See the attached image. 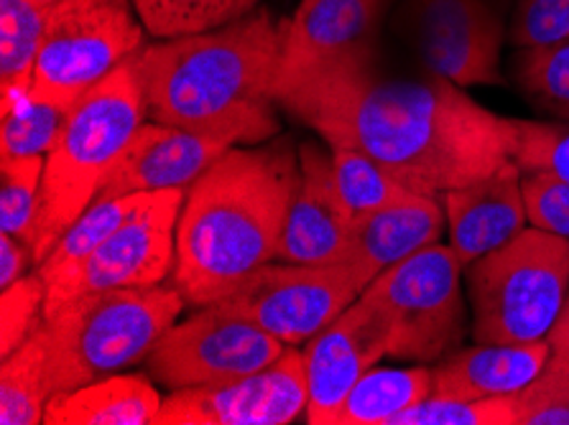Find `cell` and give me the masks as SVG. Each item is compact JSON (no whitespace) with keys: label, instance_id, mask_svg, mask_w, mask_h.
I'll return each mask as SVG.
<instances>
[{"label":"cell","instance_id":"1","mask_svg":"<svg viewBox=\"0 0 569 425\" xmlns=\"http://www.w3.org/2000/svg\"><path fill=\"white\" fill-rule=\"evenodd\" d=\"M325 143L368 153L417 194L439 196L513 161V118L445 77H388L373 54L340 59L279 92Z\"/></svg>","mask_w":569,"mask_h":425},{"label":"cell","instance_id":"2","mask_svg":"<svg viewBox=\"0 0 569 425\" xmlns=\"http://www.w3.org/2000/svg\"><path fill=\"white\" fill-rule=\"evenodd\" d=\"M283 23L253 11L222 29L146 43L133 57L149 120L226 145H261L281 133Z\"/></svg>","mask_w":569,"mask_h":425},{"label":"cell","instance_id":"3","mask_svg":"<svg viewBox=\"0 0 569 425\" xmlns=\"http://www.w3.org/2000/svg\"><path fill=\"white\" fill-rule=\"evenodd\" d=\"M299 184V143L232 145L187 189L171 283L189 306L226 301L276 263Z\"/></svg>","mask_w":569,"mask_h":425},{"label":"cell","instance_id":"4","mask_svg":"<svg viewBox=\"0 0 569 425\" xmlns=\"http://www.w3.org/2000/svg\"><path fill=\"white\" fill-rule=\"evenodd\" d=\"M149 110L133 59L118 67L69 110L67 123L44 163L41 214L31 253L33 265L44 260L69 224L98 199L120 155L138 133Z\"/></svg>","mask_w":569,"mask_h":425},{"label":"cell","instance_id":"5","mask_svg":"<svg viewBox=\"0 0 569 425\" xmlns=\"http://www.w3.org/2000/svg\"><path fill=\"white\" fill-rule=\"evenodd\" d=\"M187 301L174 283L84 293L44 316L51 397L149 360Z\"/></svg>","mask_w":569,"mask_h":425},{"label":"cell","instance_id":"6","mask_svg":"<svg viewBox=\"0 0 569 425\" xmlns=\"http://www.w3.org/2000/svg\"><path fill=\"white\" fill-rule=\"evenodd\" d=\"M465 285L472 340L545 342L569 298V240L529 224L503 247L465 267Z\"/></svg>","mask_w":569,"mask_h":425},{"label":"cell","instance_id":"7","mask_svg":"<svg viewBox=\"0 0 569 425\" xmlns=\"http://www.w3.org/2000/svg\"><path fill=\"white\" fill-rule=\"evenodd\" d=\"M146 37L133 0H59L47 8L31 98L72 110L143 51Z\"/></svg>","mask_w":569,"mask_h":425},{"label":"cell","instance_id":"8","mask_svg":"<svg viewBox=\"0 0 569 425\" xmlns=\"http://www.w3.org/2000/svg\"><path fill=\"white\" fill-rule=\"evenodd\" d=\"M462 273L452 247L435 242L368 285L363 293L391 326L388 360L437 364L460 350L468 332Z\"/></svg>","mask_w":569,"mask_h":425},{"label":"cell","instance_id":"9","mask_svg":"<svg viewBox=\"0 0 569 425\" xmlns=\"http://www.w3.org/2000/svg\"><path fill=\"white\" fill-rule=\"evenodd\" d=\"M184 196L187 189L151 194L88 257L49 277L44 316L84 293L151 289L171 277Z\"/></svg>","mask_w":569,"mask_h":425},{"label":"cell","instance_id":"10","mask_svg":"<svg viewBox=\"0 0 569 425\" xmlns=\"http://www.w3.org/2000/svg\"><path fill=\"white\" fill-rule=\"evenodd\" d=\"M287 350V344L220 301L177 321L153 346L146 367L161 387L174 393L253 375Z\"/></svg>","mask_w":569,"mask_h":425},{"label":"cell","instance_id":"11","mask_svg":"<svg viewBox=\"0 0 569 425\" xmlns=\"http://www.w3.org/2000/svg\"><path fill=\"white\" fill-rule=\"evenodd\" d=\"M363 291L350 263L297 265L276 260L256 271L222 303L287 346H305Z\"/></svg>","mask_w":569,"mask_h":425},{"label":"cell","instance_id":"12","mask_svg":"<svg viewBox=\"0 0 569 425\" xmlns=\"http://www.w3.org/2000/svg\"><path fill=\"white\" fill-rule=\"evenodd\" d=\"M403 33L429 74L462 90L503 84L506 26L486 0H407Z\"/></svg>","mask_w":569,"mask_h":425},{"label":"cell","instance_id":"13","mask_svg":"<svg viewBox=\"0 0 569 425\" xmlns=\"http://www.w3.org/2000/svg\"><path fill=\"white\" fill-rule=\"evenodd\" d=\"M305 352L289 346L279 360L230 383L174 389L157 425H289L307 413Z\"/></svg>","mask_w":569,"mask_h":425},{"label":"cell","instance_id":"14","mask_svg":"<svg viewBox=\"0 0 569 425\" xmlns=\"http://www.w3.org/2000/svg\"><path fill=\"white\" fill-rule=\"evenodd\" d=\"M391 326L366 293L342 311L325 332L305 344L309 425H332L345 397L370 367L388 357Z\"/></svg>","mask_w":569,"mask_h":425},{"label":"cell","instance_id":"15","mask_svg":"<svg viewBox=\"0 0 569 425\" xmlns=\"http://www.w3.org/2000/svg\"><path fill=\"white\" fill-rule=\"evenodd\" d=\"M356 214L348 210L332 173L330 149L317 141L299 143V184L283 227L279 260L297 265L350 263Z\"/></svg>","mask_w":569,"mask_h":425},{"label":"cell","instance_id":"16","mask_svg":"<svg viewBox=\"0 0 569 425\" xmlns=\"http://www.w3.org/2000/svg\"><path fill=\"white\" fill-rule=\"evenodd\" d=\"M383 0H301L283 23L276 100L289 84L340 59L373 54Z\"/></svg>","mask_w":569,"mask_h":425},{"label":"cell","instance_id":"17","mask_svg":"<svg viewBox=\"0 0 569 425\" xmlns=\"http://www.w3.org/2000/svg\"><path fill=\"white\" fill-rule=\"evenodd\" d=\"M521 176L519 163L508 161L472 184L439 194L447 245L465 267L529 227Z\"/></svg>","mask_w":569,"mask_h":425},{"label":"cell","instance_id":"18","mask_svg":"<svg viewBox=\"0 0 569 425\" xmlns=\"http://www.w3.org/2000/svg\"><path fill=\"white\" fill-rule=\"evenodd\" d=\"M230 145L184 128L146 123L138 128L98 199L189 189Z\"/></svg>","mask_w":569,"mask_h":425},{"label":"cell","instance_id":"19","mask_svg":"<svg viewBox=\"0 0 569 425\" xmlns=\"http://www.w3.org/2000/svg\"><path fill=\"white\" fill-rule=\"evenodd\" d=\"M551 357V344H480L460 346L435 364L432 395L486 401V397H511L529 387Z\"/></svg>","mask_w":569,"mask_h":425},{"label":"cell","instance_id":"20","mask_svg":"<svg viewBox=\"0 0 569 425\" xmlns=\"http://www.w3.org/2000/svg\"><path fill=\"white\" fill-rule=\"evenodd\" d=\"M442 232L445 212L439 196H417L386 206L358 220L350 265L368 289L388 267L442 240Z\"/></svg>","mask_w":569,"mask_h":425},{"label":"cell","instance_id":"21","mask_svg":"<svg viewBox=\"0 0 569 425\" xmlns=\"http://www.w3.org/2000/svg\"><path fill=\"white\" fill-rule=\"evenodd\" d=\"M163 397L143 375L94 380L49 401L47 425H157Z\"/></svg>","mask_w":569,"mask_h":425},{"label":"cell","instance_id":"22","mask_svg":"<svg viewBox=\"0 0 569 425\" xmlns=\"http://www.w3.org/2000/svg\"><path fill=\"white\" fill-rule=\"evenodd\" d=\"M435 389L432 364L370 367L335 415L332 425H391L396 415L427 401Z\"/></svg>","mask_w":569,"mask_h":425},{"label":"cell","instance_id":"23","mask_svg":"<svg viewBox=\"0 0 569 425\" xmlns=\"http://www.w3.org/2000/svg\"><path fill=\"white\" fill-rule=\"evenodd\" d=\"M47 8L31 0H0V102L3 112L31 98L33 72L44 41Z\"/></svg>","mask_w":569,"mask_h":425},{"label":"cell","instance_id":"24","mask_svg":"<svg viewBox=\"0 0 569 425\" xmlns=\"http://www.w3.org/2000/svg\"><path fill=\"white\" fill-rule=\"evenodd\" d=\"M47 340L41 326L0 364V423L41 425L51 401Z\"/></svg>","mask_w":569,"mask_h":425},{"label":"cell","instance_id":"25","mask_svg":"<svg viewBox=\"0 0 569 425\" xmlns=\"http://www.w3.org/2000/svg\"><path fill=\"white\" fill-rule=\"evenodd\" d=\"M327 149L332 155L335 181H338L345 204L356 214V220H363V216L386 210V206L425 196L401 184L391 171L383 169L381 163L363 151L340 143H327Z\"/></svg>","mask_w":569,"mask_h":425},{"label":"cell","instance_id":"26","mask_svg":"<svg viewBox=\"0 0 569 425\" xmlns=\"http://www.w3.org/2000/svg\"><path fill=\"white\" fill-rule=\"evenodd\" d=\"M258 3L261 0H133L138 19L157 41L222 29L253 13Z\"/></svg>","mask_w":569,"mask_h":425},{"label":"cell","instance_id":"27","mask_svg":"<svg viewBox=\"0 0 569 425\" xmlns=\"http://www.w3.org/2000/svg\"><path fill=\"white\" fill-rule=\"evenodd\" d=\"M151 194H128L113 199H94V202L80 214V220L69 224V230L59 237L51 247V253L37 265V273L44 277H54L57 273L67 271L82 257H88L94 247L102 245L138 206H141Z\"/></svg>","mask_w":569,"mask_h":425},{"label":"cell","instance_id":"28","mask_svg":"<svg viewBox=\"0 0 569 425\" xmlns=\"http://www.w3.org/2000/svg\"><path fill=\"white\" fill-rule=\"evenodd\" d=\"M44 155L0 159V232L33 245L41 214Z\"/></svg>","mask_w":569,"mask_h":425},{"label":"cell","instance_id":"29","mask_svg":"<svg viewBox=\"0 0 569 425\" xmlns=\"http://www.w3.org/2000/svg\"><path fill=\"white\" fill-rule=\"evenodd\" d=\"M513 74L533 108L569 123V41L519 49Z\"/></svg>","mask_w":569,"mask_h":425},{"label":"cell","instance_id":"30","mask_svg":"<svg viewBox=\"0 0 569 425\" xmlns=\"http://www.w3.org/2000/svg\"><path fill=\"white\" fill-rule=\"evenodd\" d=\"M69 110L29 98L23 105L3 112L0 128V153L3 159H31L49 155L67 123Z\"/></svg>","mask_w":569,"mask_h":425},{"label":"cell","instance_id":"31","mask_svg":"<svg viewBox=\"0 0 569 425\" xmlns=\"http://www.w3.org/2000/svg\"><path fill=\"white\" fill-rule=\"evenodd\" d=\"M516 395L486 401L429 395L427 401L396 415L391 425H516Z\"/></svg>","mask_w":569,"mask_h":425},{"label":"cell","instance_id":"32","mask_svg":"<svg viewBox=\"0 0 569 425\" xmlns=\"http://www.w3.org/2000/svg\"><path fill=\"white\" fill-rule=\"evenodd\" d=\"M47 283L37 271L0 291V357L29 342L44 321Z\"/></svg>","mask_w":569,"mask_h":425},{"label":"cell","instance_id":"33","mask_svg":"<svg viewBox=\"0 0 569 425\" xmlns=\"http://www.w3.org/2000/svg\"><path fill=\"white\" fill-rule=\"evenodd\" d=\"M513 161L526 171H555L569 179V123L565 120L513 118Z\"/></svg>","mask_w":569,"mask_h":425},{"label":"cell","instance_id":"34","mask_svg":"<svg viewBox=\"0 0 569 425\" xmlns=\"http://www.w3.org/2000/svg\"><path fill=\"white\" fill-rule=\"evenodd\" d=\"M508 39L516 49L569 41V0H516Z\"/></svg>","mask_w":569,"mask_h":425},{"label":"cell","instance_id":"35","mask_svg":"<svg viewBox=\"0 0 569 425\" xmlns=\"http://www.w3.org/2000/svg\"><path fill=\"white\" fill-rule=\"evenodd\" d=\"M521 189L531 227L569 240V179L555 171H526Z\"/></svg>","mask_w":569,"mask_h":425},{"label":"cell","instance_id":"36","mask_svg":"<svg viewBox=\"0 0 569 425\" xmlns=\"http://www.w3.org/2000/svg\"><path fill=\"white\" fill-rule=\"evenodd\" d=\"M516 425H569V383L549 372L516 395Z\"/></svg>","mask_w":569,"mask_h":425},{"label":"cell","instance_id":"37","mask_svg":"<svg viewBox=\"0 0 569 425\" xmlns=\"http://www.w3.org/2000/svg\"><path fill=\"white\" fill-rule=\"evenodd\" d=\"M33 263V253L26 242L0 232V291L26 277V271Z\"/></svg>","mask_w":569,"mask_h":425},{"label":"cell","instance_id":"38","mask_svg":"<svg viewBox=\"0 0 569 425\" xmlns=\"http://www.w3.org/2000/svg\"><path fill=\"white\" fill-rule=\"evenodd\" d=\"M549 344H551V357L547 362L545 372H549V375H555L559 380H567L569 383V298L565 303V311L562 316H559L557 326L551 328Z\"/></svg>","mask_w":569,"mask_h":425},{"label":"cell","instance_id":"39","mask_svg":"<svg viewBox=\"0 0 569 425\" xmlns=\"http://www.w3.org/2000/svg\"><path fill=\"white\" fill-rule=\"evenodd\" d=\"M31 3H37L41 8H51L54 3H59V0H31Z\"/></svg>","mask_w":569,"mask_h":425}]
</instances>
